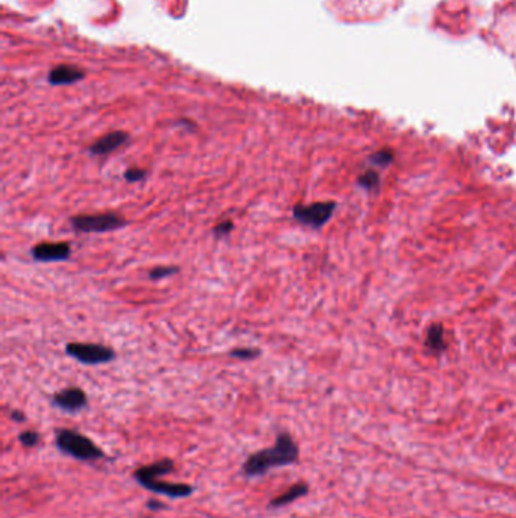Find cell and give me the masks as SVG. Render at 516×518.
<instances>
[{
	"mask_svg": "<svg viewBox=\"0 0 516 518\" xmlns=\"http://www.w3.org/2000/svg\"><path fill=\"white\" fill-rule=\"evenodd\" d=\"M31 256L36 262H61L71 256L69 243H40L31 249Z\"/></svg>",
	"mask_w": 516,
	"mask_h": 518,
	"instance_id": "8992f818",
	"label": "cell"
},
{
	"mask_svg": "<svg viewBox=\"0 0 516 518\" xmlns=\"http://www.w3.org/2000/svg\"><path fill=\"white\" fill-rule=\"evenodd\" d=\"M141 485L153 493L165 494L168 495V497H173V499L187 497V495L193 493V488L185 484H167V482H162V480L159 479L147 480V482H143Z\"/></svg>",
	"mask_w": 516,
	"mask_h": 518,
	"instance_id": "9c48e42d",
	"label": "cell"
},
{
	"mask_svg": "<svg viewBox=\"0 0 516 518\" xmlns=\"http://www.w3.org/2000/svg\"><path fill=\"white\" fill-rule=\"evenodd\" d=\"M56 446L60 447L61 451L67 453L78 460H97L102 458V450L95 446V444L86 438V436L80 435L79 432L70 431V429H62L56 433Z\"/></svg>",
	"mask_w": 516,
	"mask_h": 518,
	"instance_id": "3957f363",
	"label": "cell"
},
{
	"mask_svg": "<svg viewBox=\"0 0 516 518\" xmlns=\"http://www.w3.org/2000/svg\"><path fill=\"white\" fill-rule=\"evenodd\" d=\"M336 210V202L324 201L315 202L311 205L298 203L292 208V217L298 223L312 229H321L333 216Z\"/></svg>",
	"mask_w": 516,
	"mask_h": 518,
	"instance_id": "5b68a950",
	"label": "cell"
},
{
	"mask_svg": "<svg viewBox=\"0 0 516 518\" xmlns=\"http://www.w3.org/2000/svg\"><path fill=\"white\" fill-rule=\"evenodd\" d=\"M228 357L239 361H253L261 357V350L256 347H237L228 352Z\"/></svg>",
	"mask_w": 516,
	"mask_h": 518,
	"instance_id": "5bb4252c",
	"label": "cell"
},
{
	"mask_svg": "<svg viewBox=\"0 0 516 518\" xmlns=\"http://www.w3.org/2000/svg\"><path fill=\"white\" fill-rule=\"evenodd\" d=\"M19 440H20V442H21V444H23V446H26V447H34V446H35V444L40 441V435H38V433H36V432L27 431V432L20 433Z\"/></svg>",
	"mask_w": 516,
	"mask_h": 518,
	"instance_id": "d6986e66",
	"label": "cell"
},
{
	"mask_svg": "<svg viewBox=\"0 0 516 518\" xmlns=\"http://www.w3.org/2000/svg\"><path fill=\"white\" fill-rule=\"evenodd\" d=\"M180 273L179 265H158L149 271L150 280H162L169 276H176Z\"/></svg>",
	"mask_w": 516,
	"mask_h": 518,
	"instance_id": "4fadbf2b",
	"label": "cell"
},
{
	"mask_svg": "<svg viewBox=\"0 0 516 518\" xmlns=\"http://www.w3.org/2000/svg\"><path fill=\"white\" fill-rule=\"evenodd\" d=\"M425 344L429 349L434 352H441L445 349V334L442 324H433V326L427 332Z\"/></svg>",
	"mask_w": 516,
	"mask_h": 518,
	"instance_id": "8fae6325",
	"label": "cell"
},
{
	"mask_svg": "<svg viewBox=\"0 0 516 518\" xmlns=\"http://www.w3.org/2000/svg\"><path fill=\"white\" fill-rule=\"evenodd\" d=\"M357 182H359L360 187H364L366 190H373L375 187H379L380 177H379L377 173L373 172V170H368V172H365L364 174H360Z\"/></svg>",
	"mask_w": 516,
	"mask_h": 518,
	"instance_id": "2e32d148",
	"label": "cell"
},
{
	"mask_svg": "<svg viewBox=\"0 0 516 518\" xmlns=\"http://www.w3.org/2000/svg\"><path fill=\"white\" fill-rule=\"evenodd\" d=\"M307 493V486L305 484H297L294 485L291 490L286 491L285 494L279 495L277 499H274L271 502V506H283V505H288V503L297 500L300 497H303V495Z\"/></svg>",
	"mask_w": 516,
	"mask_h": 518,
	"instance_id": "7c38bea8",
	"label": "cell"
},
{
	"mask_svg": "<svg viewBox=\"0 0 516 518\" xmlns=\"http://www.w3.org/2000/svg\"><path fill=\"white\" fill-rule=\"evenodd\" d=\"M129 221L117 211L99 214H79L70 218V225L76 234H106L128 226Z\"/></svg>",
	"mask_w": 516,
	"mask_h": 518,
	"instance_id": "7a4b0ae2",
	"label": "cell"
},
{
	"mask_svg": "<svg viewBox=\"0 0 516 518\" xmlns=\"http://www.w3.org/2000/svg\"><path fill=\"white\" fill-rule=\"evenodd\" d=\"M172 470H173V462L169 460H164L156 464H152V465H147V467L139 469L135 473V479L139 484H143V482H147V480L158 479L162 475H167V473Z\"/></svg>",
	"mask_w": 516,
	"mask_h": 518,
	"instance_id": "30bf717a",
	"label": "cell"
},
{
	"mask_svg": "<svg viewBox=\"0 0 516 518\" xmlns=\"http://www.w3.org/2000/svg\"><path fill=\"white\" fill-rule=\"evenodd\" d=\"M298 458V447L288 433H280L271 449L257 451L247 460L244 473L247 476H259L270 469L283 467Z\"/></svg>",
	"mask_w": 516,
	"mask_h": 518,
	"instance_id": "6da1fadb",
	"label": "cell"
},
{
	"mask_svg": "<svg viewBox=\"0 0 516 518\" xmlns=\"http://www.w3.org/2000/svg\"><path fill=\"white\" fill-rule=\"evenodd\" d=\"M394 161V152L390 149H380L371 155V162L375 166L386 167Z\"/></svg>",
	"mask_w": 516,
	"mask_h": 518,
	"instance_id": "9a60e30c",
	"label": "cell"
},
{
	"mask_svg": "<svg viewBox=\"0 0 516 518\" xmlns=\"http://www.w3.org/2000/svg\"><path fill=\"white\" fill-rule=\"evenodd\" d=\"M51 402L65 412H78L80 409H84L86 403H88V397L84 390H80L78 387H70L58 391V393L51 397Z\"/></svg>",
	"mask_w": 516,
	"mask_h": 518,
	"instance_id": "52a82bcc",
	"label": "cell"
},
{
	"mask_svg": "<svg viewBox=\"0 0 516 518\" xmlns=\"http://www.w3.org/2000/svg\"><path fill=\"white\" fill-rule=\"evenodd\" d=\"M11 418L12 420H16V421H19V423H20V421H25V414H21L20 411H12V414H11Z\"/></svg>",
	"mask_w": 516,
	"mask_h": 518,
	"instance_id": "ffe728a7",
	"label": "cell"
},
{
	"mask_svg": "<svg viewBox=\"0 0 516 518\" xmlns=\"http://www.w3.org/2000/svg\"><path fill=\"white\" fill-rule=\"evenodd\" d=\"M129 138L130 137L128 132H110V134H106L105 137L99 138L97 142H94L88 150H90L93 157H106V155L115 152L117 149H120V147L126 144L129 142Z\"/></svg>",
	"mask_w": 516,
	"mask_h": 518,
	"instance_id": "ba28073f",
	"label": "cell"
},
{
	"mask_svg": "<svg viewBox=\"0 0 516 518\" xmlns=\"http://www.w3.org/2000/svg\"><path fill=\"white\" fill-rule=\"evenodd\" d=\"M65 353L84 365L108 364L117 358L113 347L99 343H67Z\"/></svg>",
	"mask_w": 516,
	"mask_h": 518,
	"instance_id": "277c9868",
	"label": "cell"
},
{
	"mask_svg": "<svg viewBox=\"0 0 516 518\" xmlns=\"http://www.w3.org/2000/svg\"><path fill=\"white\" fill-rule=\"evenodd\" d=\"M235 229V223L232 220H224L221 223L215 225L212 229V234L215 238H224V236L231 235V232Z\"/></svg>",
	"mask_w": 516,
	"mask_h": 518,
	"instance_id": "ac0fdd59",
	"label": "cell"
},
{
	"mask_svg": "<svg viewBox=\"0 0 516 518\" xmlns=\"http://www.w3.org/2000/svg\"><path fill=\"white\" fill-rule=\"evenodd\" d=\"M145 176H147V170L141 168V167H130L123 173L124 181L129 182V183L141 182V181L145 179Z\"/></svg>",
	"mask_w": 516,
	"mask_h": 518,
	"instance_id": "e0dca14e",
	"label": "cell"
}]
</instances>
